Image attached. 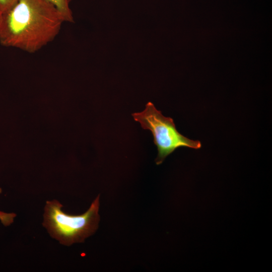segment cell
<instances>
[{"label":"cell","instance_id":"obj_2","mask_svg":"<svg viewBox=\"0 0 272 272\" xmlns=\"http://www.w3.org/2000/svg\"><path fill=\"white\" fill-rule=\"evenodd\" d=\"M99 197L98 195L85 213L78 216L65 213L61 210L62 205L55 199L46 201L43 226L50 235L61 244L70 246L73 243L84 242L98 227Z\"/></svg>","mask_w":272,"mask_h":272},{"label":"cell","instance_id":"obj_1","mask_svg":"<svg viewBox=\"0 0 272 272\" xmlns=\"http://www.w3.org/2000/svg\"><path fill=\"white\" fill-rule=\"evenodd\" d=\"M63 22L46 0H18L1 15L0 43L35 53L55 39Z\"/></svg>","mask_w":272,"mask_h":272},{"label":"cell","instance_id":"obj_7","mask_svg":"<svg viewBox=\"0 0 272 272\" xmlns=\"http://www.w3.org/2000/svg\"><path fill=\"white\" fill-rule=\"evenodd\" d=\"M1 14H0V21H1Z\"/></svg>","mask_w":272,"mask_h":272},{"label":"cell","instance_id":"obj_3","mask_svg":"<svg viewBox=\"0 0 272 272\" xmlns=\"http://www.w3.org/2000/svg\"><path fill=\"white\" fill-rule=\"evenodd\" d=\"M132 116L143 129L149 130L152 133L158 150L155 160L157 165L162 164L168 155L178 148L199 149L201 147L200 141L190 140L180 133L173 119L163 115L150 102L146 104L144 110L133 113Z\"/></svg>","mask_w":272,"mask_h":272},{"label":"cell","instance_id":"obj_4","mask_svg":"<svg viewBox=\"0 0 272 272\" xmlns=\"http://www.w3.org/2000/svg\"><path fill=\"white\" fill-rule=\"evenodd\" d=\"M53 5L62 16L64 22H74L70 3L72 0H46Z\"/></svg>","mask_w":272,"mask_h":272},{"label":"cell","instance_id":"obj_6","mask_svg":"<svg viewBox=\"0 0 272 272\" xmlns=\"http://www.w3.org/2000/svg\"><path fill=\"white\" fill-rule=\"evenodd\" d=\"M18 0H0V14L9 9Z\"/></svg>","mask_w":272,"mask_h":272},{"label":"cell","instance_id":"obj_5","mask_svg":"<svg viewBox=\"0 0 272 272\" xmlns=\"http://www.w3.org/2000/svg\"><path fill=\"white\" fill-rule=\"evenodd\" d=\"M2 191V190L0 188V193ZM16 217V214L15 213H7L0 211V221L5 226H9L13 223Z\"/></svg>","mask_w":272,"mask_h":272}]
</instances>
